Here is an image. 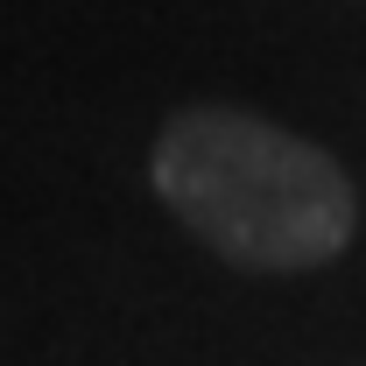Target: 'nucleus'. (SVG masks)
Masks as SVG:
<instances>
[{
    "instance_id": "nucleus-1",
    "label": "nucleus",
    "mask_w": 366,
    "mask_h": 366,
    "mask_svg": "<svg viewBox=\"0 0 366 366\" xmlns=\"http://www.w3.org/2000/svg\"><path fill=\"white\" fill-rule=\"evenodd\" d=\"M155 190L212 254L261 274L324 268L360 226L352 177L303 134L239 106L177 113L155 141Z\"/></svg>"
}]
</instances>
